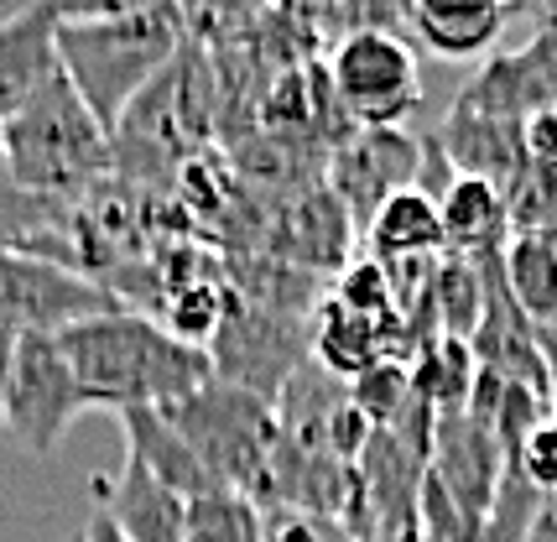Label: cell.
I'll return each mask as SVG.
<instances>
[{"instance_id": "6da1fadb", "label": "cell", "mask_w": 557, "mask_h": 542, "mask_svg": "<svg viewBox=\"0 0 557 542\" xmlns=\"http://www.w3.org/2000/svg\"><path fill=\"white\" fill-rule=\"evenodd\" d=\"M194 42L188 11L177 5H99V11H63L58 26V69L73 95L95 110L110 131L131 110L151 78Z\"/></svg>"}, {"instance_id": "7a4b0ae2", "label": "cell", "mask_w": 557, "mask_h": 542, "mask_svg": "<svg viewBox=\"0 0 557 542\" xmlns=\"http://www.w3.org/2000/svg\"><path fill=\"white\" fill-rule=\"evenodd\" d=\"M69 366L99 396L104 412L125 407H177L183 396L203 392L214 381V355L183 345L168 323L146 319L136 308H115L104 319L69 329L63 340Z\"/></svg>"}, {"instance_id": "3957f363", "label": "cell", "mask_w": 557, "mask_h": 542, "mask_svg": "<svg viewBox=\"0 0 557 542\" xmlns=\"http://www.w3.org/2000/svg\"><path fill=\"white\" fill-rule=\"evenodd\" d=\"M219 125V78L214 58L203 42L172 58L162 74L131 99L121 121L110 125V151H115V177L151 188L157 177L183 173L194 157H203V141Z\"/></svg>"}, {"instance_id": "277c9868", "label": "cell", "mask_w": 557, "mask_h": 542, "mask_svg": "<svg viewBox=\"0 0 557 542\" xmlns=\"http://www.w3.org/2000/svg\"><path fill=\"white\" fill-rule=\"evenodd\" d=\"M5 173H11V183H22L32 194L63 198V204H78L104 177H115L110 131L73 95V84L63 74L5 121Z\"/></svg>"}, {"instance_id": "5b68a950", "label": "cell", "mask_w": 557, "mask_h": 542, "mask_svg": "<svg viewBox=\"0 0 557 542\" xmlns=\"http://www.w3.org/2000/svg\"><path fill=\"white\" fill-rule=\"evenodd\" d=\"M172 418V428L188 439V448L198 454V465L209 469L219 491H240L261 495L282 444V422H276V402L230 386V381H209L203 392L183 396L177 407H162Z\"/></svg>"}, {"instance_id": "8992f818", "label": "cell", "mask_w": 557, "mask_h": 542, "mask_svg": "<svg viewBox=\"0 0 557 542\" xmlns=\"http://www.w3.org/2000/svg\"><path fill=\"white\" fill-rule=\"evenodd\" d=\"M329 84L339 95L355 131H396L422 104V69L401 26H364L323 58Z\"/></svg>"}, {"instance_id": "52a82bcc", "label": "cell", "mask_w": 557, "mask_h": 542, "mask_svg": "<svg viewBox=\"0 0 557 542\" xmlns=\"http://www.w3.org/2000/svg\"><path fill=\"white\" fill-rule=\"evenodd\" d=\"M89 407H99V396L78 381V370L69 366V355H63L58 340H48V334L16 340L11 386H5V433L26 454L52 459L58 444H63V433Z\"/></svg>"}, {"instance_id": "ba28073f", "label": "cell", "mask_w": 557, "mask_h": 542, "mask_svg": "<svg viewBox=\"0 0 557 542\" xmlns=\"http://www.w3.org/2000/svg\"><path fill=\"white\" fill-rule=\"evenodd\" d=\"M121 303L99 287L95 276L42 261V256H0V334L32 340L48 334L63 340L69 329L115 313Z\"/></svg>"}, {"instance_id": "9c48e42d", "label": "cell", "mask_w": 557, "mask_h": 542, "mask_svg": "<svg viewBox=\"0 0 557 542\" xmlns=\"http://www.w3.org/2000/svg\"><path fill=\"white\" fill-rule=\"evenodd\" d=\"M209 355H214L219 381L245 386V392L267 396V402H282L287 381L313 360V334L287 313H271V308H256V303L235 297V308L219 329V340L209 345Z\"/></svg>"}, {"instance_id": "30bf717a", "label": "cell", "mask_w": 557, "mask_h": 542, "mask_svg": "<svg viewBox=\"0 0 557 542\" xmlns=\"http://www.w3.org/2000/svg\"><path fill=\"white\" fill-rule=\"evenodd\" d=\"M323 188L339 198L344 214L364 235V224L375 220L391 198L422 188V141L401 125L396 131H355L339 151H329Z\"/></svg>"}, {"instance_id": "8fae6325", "label": "cell", "mask_w": 557, "mask_h": 542, "mask_svg": "<svg viewBox=\"0 0 557 542\" xmlns=\"http://www.w3.org/2000/svg\"><path fill=\"white\" fill-rule=\"evenodd\" d=\"M459 110L490 115V121L532 125L536 115L557 110V16L536 26L521 48L495 52L480 74L469 78L454 99Z\"/></svg>"}, {"instance_id": "7c38bea8", "label": "cell", "mask_w": 557, "mask_h": 542, "mask_svg": "<svg viewBox=\"0 0 557 542\" xmlns=\"http://www.w3.org/2000/svg\"><path fill=\"white\" fill-rule=\"evenodd\" d=\"M506 469H510L506 444H500V433H495L480 412H469V407H459V412H437L433 454H428V480L459 506L463 517H474L485 527Z\"/></svg>"}, {"instance_id": "4fadbf2b", "label": "cell", "mask_w": 557, "mask_h": 542, "mask_svg": "<svg viewBox=\"0 0 557 542\" xmlns=\"http://www.w3.org/2000/svg\"><path fill=\"white\" fill-rule=\"evenodd\" d=\"M355 235L360 230L344 214V204L318 183V188H302L287 209H276L261 256L282 261V267L308 271V276H323V271L339 276L355 261Z\"/></svg>"}, {"instance_id": "5bb4252c", "label": "cell", "mask_w": 557, "mask_h": 542, "mask_svg": "<svg viewBox=\"0 0 557 542\" xmlns=\"http://www.w3.org/2000/svg\"><path fill=\"white\" fill-rule=\"evenodd\" d=\"M63 5H16L0 16V125L48 89L58 69Z\"/></svg>"}, {"instance_id": "9a60e30c", "label": "cell", "mask_w": 557, "mask_h": 542, "mask_svg": "<svg viewBox=\"0 0 557 542\" xmlns=\"http://www.w3.org/2000/svg\"><path fill=\"white\" fill-rule=\"evenodd\" d=\"M437 141H443L459 177H480L500 194H510L527 177V125L490 121V115H474V110L454 104L448 121L437 125Z\"/></svg>"}, {"instance_id": "2e32d148", "label": "cell", "mask_w": 557, "mask_h": 542, "mask_svg": "<svg viewBox=\"0 0 557 542\" xmlns=\"http://www.w3.org/2000/svg\"><path fill=\"white\" fill-rule=\"evenodd\" d=\"M95 501H99L95 512L115 521L125 542H183L188 501L168 491L157 475H146L136 459H125L121 475H99Z\"/></svg>"}, {"instance_id": "e0dca14e", "label": "cell", "mask_w": 557, "mask_h": 542, "mask_svg": "<svg viewBox=\"0 0 557 542\" xmlns=\"http://www.w3.org/2000/svg\"><path fill=\"white\" fill-rule=\"evenodd\" d=\"M437 214H443V256L485 267V261H500L506 246L516 241L506 194L480 183V177H454L448 194L437 198Z\"/></svg>"}, {"instance_id": "ac0fdd59", "label": "cell", "mask_w": 557, "mask_h": 542, "mask_svg": "<svg viewBox=\"0 0 557 542\" xmlns=\"http://www.w3.org/2000/svg\"><path fill=\"white\" fill-rule=\"evenodd\" d=\"M115 418H121V433H125V459H136L146 475H157L168 491H177L183 501H198V495L219 491L214 480H209V469L198 465V454L172 428V418L162 407H125Z\"/></svg>"}, {"instance_id": "d6986e66", "label": "cell", "mask_w": 557, "mask_h": 542, "mask_svg": "<svg viewBox=\"0 0 557 542\" xmlns=\"http://www.w3.org/2000/svg\"><path fill=\"white\" fill-rule=\"evenodd\" d=\"M510 11L500 0H412L401 5V26L437 58H480L506 32Z\"/></svg>"}, {"instance_id": "ffe728a7", "label": "cell", "mask_w": 557, "mask_h": 542, "mask_svg": "<svg viewBox=\"0 0 557 542\" xmlns=\"http://www.w3.org/2000/svg\"><path fill=\"white\" fill-rule=\"evenodd\" d=\"M0 256H42L73 267V204L0 177Z\"/></svg>"}, {"instance_id": "44dd1931", "label": "cell", "mask_w": 557, "mask_h": 542, "mask_svg": "<svg viewBox=\"0 0 557 542\" xmlns=\"http://www.w3.org/2000/svg\"><path fill=\"white\" fill-rule=\"evenodd\" d=\"M364 250H370V261H381V267L443 256V214H437V198H428L422 188L396 194L375 220L364 224Z\"/></svg>"}, {"instance_id": "7402d4cb", "label": "cell", "mask_w": 557, "mask_h": 542, "mask_svg": "<svg viewBox=\"0 0 557 542\" xmlns=\"http://www.w3.org/2000/svg\"><path fill=\"white\" fill-rule=\"evenodd\" d=\"M500 276L532 329H557V246L547 235H516L500 256Z\"/></svg>"}, {"instance_id": "603a6c76", "label": "cell", "mask_w": 557, "mask_h": 542, "mask_svg": "<svg viewBox=\"0 0 557 542\" xmlns=\"http://www.w3.org/2000/svg\"><path fill=\"white\" fill-rule=\"evenodd\" d=\"M412 366V392L433 407V412H459L469 407V392H474V375H480V360L463 340H433L422 345L407 360Z\"/></svg>"}, {"instance_id": "cb8c5ba5", "label": "cell", "mask_w": 557, "mask_h": 542, "mask_svg": "<svg viewBox=\"0 0 557 542\" xmlns=\"http://www.w3.org/2000/svg\"><path fill=\"white\" fill-rule=\"evenodd\" d=\"M183 542H267L261 506L240 491H209L188 501V527Z\"/></svg>"}, {"instance_id": "d4e9b609", "label": "cell", "mask_w": 557, "mask_h": 542, "mask_svg": "<svg viewBox=\"0 0 557 542\" xmlns=\"http://www.w3.org/2000/svg\"><path fill=\"white\" fill-rule=\"evenodd\" d=\"M547 501H553V495L536 491L532 475L510 459L506 480H500V491H495V506H490V517H485V542H527L536 532L542 512H547Z\"/></svg>"}, {"instance_id": "484cf974", "label": "cell", "mask_w": 557, "mask_h": 542, "mask_svg": "<svg viewBox=\"0 0 557 542\" xmlns=\"http://www.w3.org/2000/svg\"><path fill=\"white\" fill-rule=\"evenodd\" d=\"M349 396H355V407L364 412L370 428H391V422L407 412V402H412V366L407 360H381V366H370L360 381H349Z\"/></svg>"}, {"instance_id": "4316f807", "label": "cell", "mask_w": 557, "mask_h": 542, "mask_svg": "<svg viewBox=\"0 0 557 542\" xmlns=\"http://www.w3.org/2000/svg\"><path fill=\"white\" fill-rule=\"evenodd\" d=\"M329 303H339L349 313H360V319H396V293H391V276L381 261H370V256H355L349 267L334 276V293Z\"/></svg>"}, {"instance_id": "83f0119b", "label": "cell", "mask_w": 557, "mask_h": 542, "mask_svg": "<svg viewBox=\"0 0 557 542\" xmlns=\"http://www.w3.org/2000/svg\"><path fill=\"white\" fill-rule=\"evenodd\" d=\"M261 517H267V542H360L339 517H323V512L271 506Z\"/></svg>"}, {"instance_id": "f1b7e54d", "label": "cell", "mask_w": 557, "mask_h": 542, "mask_svg": "<svg viewBox=\"0 0 557 542\" xmlns=\"http://www.w3.org/2000/svg\"><path fill=\"white\" fill-rule=\"evenodd\" d=\"M516 465L532 475L536 491L553 495V501H557V412L542 422V428H536L532 439H527V448L516 454Z\"/></svg>"}, {"instance_id": "f546056e", "label": "cell", "mask_w": 557, "mask_h": 542, "mask_svg": "<svg viewBox=\"0 0 557 542\" xmlns=\"http://www.w3.org/2000/svg\"><path fill=\"white\" fill-rule=\"evenodd\" d=\"M11 360H16V340L0 334V439H5V386H11Z\"/></svg>"}, {"instance_id": "4dcf8cb0", "label": "cell", "mask_w": 557, "mask_h": 542, "mask_svg": "<svg viewBox=\"0 0 557 542\" xmlns=\"http://www.w3.org/2000/svg\"><path fill=\"white\" fill-rule=\"evenodd\" d=\"M78 542H125V538H121V527L104 517V512H95V517H89V527L78 532Z\"/></svg>"}, {"instance_id": "1f68e13d", "label": "cell", "mask_w": 557, "mask_h": 542, "mask_svg": "<svg viewBox=\"0 0 557 542\" xmlns=\"http://www.w3.org/2000/svg\"><path fill=\"white\" fill-rule=\"evenodd\" d=\"M0 177H11L5 173V125H0Z\"/></svg>"}, {"instance_id": "d6a6232c", "label": "cell", "mask_w": 557, "mask_h": 542, "mask_svg": "<svg viewBox=\"0 0 557 542\" xmlns=\"http://www.w3.org/2000/svg\"><path fill=\"white\" fill-rule=\"evenodd\" d=\"M11 11H16V5H0V16H11Z\"/></svg>"}, {"instance_id": "836d02e7", "label": "cell", "mask_w": 557, "mask_h": 542, "mask_svg": "<svg viewBox=\"0 0 557 542\" xmlns=\"http://www.w3.org/2000/svg\"><path fill=\"white\" fill-rule=\"evenodd\" d=\"M73 542H78V538H73Z\"/></svg>"}]
</instances>
